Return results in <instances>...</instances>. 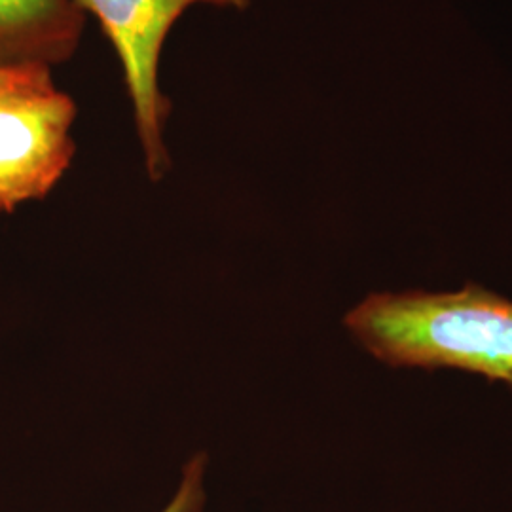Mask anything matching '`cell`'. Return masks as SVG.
<instances>
[{
    "label": "cell",
    "mask_w": 512,
    "mask_h": 512,
    "mask_svg": "<svg viewBox=\"0 0 512 512\" xmlns=\"http://www.w3.org/2000/svg\"><path fill=\"white\" fill-rule=\"evenodd\" d=\"M76 105L52 71L0 86V213L46 198L74 158Z\"/></svg>",
    "instance_id": "obj_2"
},
{
    "label": "cell",
    "mask_w": 512,
    "mask_h": 512,
    "mask_svg": "<svg viewBox=\"0 0 512 512\" xmlns=\"http://www.w3.org/2000/svg\"><path fill=\"white\" fill-rule=\"evenodd\" d=\"M103 25L122 61L135 126L152 181L164 177L169 165L164 143L171 103L160 90L158 69L165 37L186 8L217 4L243 8L249 0H76Z\"/></svg>",
    "instance_id": "obj_3"
},
{
    "label": "cell",
    "mask_w": 512,
    "mask_h": 512,
    "mask_svg": "<svg viewBox=\"0 0 512 512\" xmlns=\"http://www.w3.org/2000/svg\"><path fill=\"white\" fill-rule=\"evenodd\" d=\"M385 365L456 368L512 389V302L475 283L456 293H374L344 319Z\"/></svg>",
    "instance_id": "obj_1"
},
{
    "label": "cell",
    "mask_w": 512,
    "mask_h": 512,
    "mask_svg": "<svg viewBox=\"0 0 512 512\" xmlns=\"http://www.w3.org/2000/svg\"><path fill=\"white\" fill-rule=\"evenodd\" d=\"M37 71H48V69H12V71H2L0 69V86L23 80V78H27V76L37 73Z\"/></svg>",
    "instance_id": "obj_6"
},
{
    "label": "cell",
    "mask_w": 512,
    "mask_h": 512,
    "mask_svg": "<svg viewBox=\"0 0 512 512\" xmlns=\"http://www.w3.org/2000/svg\"><path fill=\"white\" fill-rule=\"evenodd\" d=\"M86 12L76 0H0V69H48L73 57Z\"/></svg>",
    "instance_id": "obj_4"
},
{
    "label": "cell",
    "mask_w": 512,
    "mask_h": 512,
    "mask_svg": "<svg viewBox=\"0 0 512 512\" xmlns=\"http://www.w3.org/2000/svg\"><path fill=\"white\" fill-rule=\"evenodd\" d=\"M205 467L207 458L198 454L184 465L183 480L175 497L162 512H203L205 507Z\"/></svg>",
    "instance_id": "obj_5"
}]
</instances>
